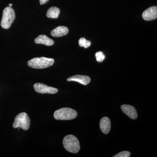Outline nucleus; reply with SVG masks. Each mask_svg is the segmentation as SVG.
<instances>
[{"label": "nucleus", "instance_id": "1", "mask_svg": "<svg viewBox=\"0 0 157 157\" xmlns=\"http://www.w3.org/2000/svg\"><path fill=\"white\" fill-rule=\"evenodd\" d=\"M54 62L53 59L42 57L34 58L30 60L28 62L27 65L30 67L34 69H45L52 66Z\"/></svg>", "mask_w": 157, "mask_h": 157}, {"label": "nucleus", "instance_id": "2", "mask_svg": "<svg viewBox=\"0 0 157 157\" xmlns=\"http://www.w3.org/2000/svg\"><path fill=\"white\" fill-rule=\"evenodd\" d=\"M63 145L67 151L73 153H77L80 150L79 141L75 136L68 135L63 140Z\"/></svg>", "mask_w": 157, "mask_h": 157}, {"label": "nucleus", "instance_id": "3", "mask_svg": "<svg viewBox=\"0 0 157 157\" xmlns=\"http://www.w3.org/2000/svg\"><path fill=\"white\" fill-rule=\"evenodd\" d=\"M77 116L76 110L68 107L58 109L54 113V117L57 120H70L75 119Z\"/></svg>", "mask_w": 157, "mask_h": 157}, {"label": "nucleus", "instance_id": "4", "mask_svg": "<svg viewBox=\"0 0 157 157\" xmlns=\"http://www.w3.org/2000/svg\"><path fill=\"white\" fill-rule=\"evenodd\" d=\"M15 18V12L11 7H7L3 11L2 17L1 20V25L2 28L9 29L14 22Z\"/></svg>", "mask_w": 157, "mask_h": 157}, {"label": "nucleus", "instance_id": "5", "mask_svg": "<svg viewBox=\"0 0 157 157\" xmlns=\"http://www.w3.org/2000/svg\"><path fill=\"white\" fill-rule=\"evenodd\" d=\"M30 119L29 116L25 112L21 113L16 116L13 124L14 128H20L24 130H28L30 126Z\"/></svg>", "mask_w": 157, "mask_h": 157}, {"label": "nucleus", "instance_id": "6", "mask_svg": "<svg viewBox=\"0 0 157 157\" xmlns=\"http://www.w3.org/2000/svg\"><path fill=\"white\" fill-rule=\"evenodd\" d=\"M34 90L39 94H55L58 92L56 88L51 87L42 83H36L34 85Z\"/></svg>", "mask_w": 157, "mask_h": 157}, {"label": "nucleus", "instance_id": "7", "mask_svg": "<svg viewBox=\"0 0 157 157\" xmlns=\"http://www.w3.org/2000/svg\"><path fill=\"white\" fill-rule=\"evenodd\" d=\"M142 17L146 21H151L157 17V6H152L144 11Z\"/></svg>", "mask_w": 157, "mask_h": 157}, {"label": "nucleus", "instance_id": "8", "mask_svg": "<svg viewBox=\"0 0 157 157\" xmlns=\"http://www.w3.org/2000/svg\"><path fill=\"white\" fill-rule=\"evenodd\" d=\"M123 112L132 119H136L137 117V113L136 109L133 106L129 105H123L121 106Z\"/></svg>", "mask_w": 157, "mask_h": 157}, {"label": "nucleus", "instance_id": "9", "mask_svg": "<svg viewBox=\"0 0 157 157\" xmlns=\"http://www.w3.org/2000/svg\"><path fill=\"white\" fill-rule=\"evenodd\" d=\"M67 80L68 82H76L83 85H87L90 82L91 79L88 76L77 75L69 77L67 79Z\"/></svg>", "mask_w": 157, "mask_h": 157}, {"label": "nucleus", "instance_id": "10", "mask_svg": "<svg viewBox=\"0 0 157 157\" xmlns=\"http://www.w3.org/2000/svg\"><path fill=\"white\" fill-rule=\"evenodd\" d=\"M69 33V29L64 26H60L51 32V35L55 37H62L66 36Z\"/></svg>", "mask_w": 157, "mask_h": 157}, {"label": "nucleus", "instance_id": "11", "mask_svg": "<svg viewBox=\"0 0 157 157\" xmlns=\"http://www.w3.org/2000/svg\"><path fill=\"white\" fill-rule=\"evenodd\" d=\"M100 127L101 131L104 134H108L110 130L111 122L109 118L104 117L101 119L100 123Z\"/></svg>", "mask_w": 157, "mask_h": 157}, {"label": "nucleus", "instance_id": "12", "mask_svg": "<svg viewBox=\"0 0 157 157\" xmlns=\"http://www.w3.org/2000/svg\"><path fill=\"white\" fill-rule=\"evenodd\" d=\"M34 41L36 44H43L48 46H52L54 44V41L52 39L44 35H39L35 39Z\"/></svg>", "mask_w": 157, "mask_h": 157}, {"label": "nucleus", "instance_id": "13", "mask_svg": "<svg viewBox=\"0 0 157 157\" xmlns=\"http://www.w3.org/2000/svg\"><path fill=\"white\" fill-rule=\"evenodd\" d=\"M60 12V9L57 7H51L47 11L46 16L48 18H57L59 15Z\"/></svg>", "mask_w": 157, "mask_h": 157}, {"label": "nucleus", "instance_id": "14", "mask_svg": "<svg viewBox=\"0 0 157 157\" xmlns=\"http://www.w3.org/2000/svg\"><path fill=\"white\" fill-rule=\"evenodd\" d=\"M90 41L86 40L84 38H82L78 41V44L80 47H83L85 48H87L91 45Z\"/></svg>", "mask_w": 157, "mask_h": 157}, {"label": "nucleus", "instance_id": "15", "mask_svg": "<svg viewBox=\"0 0 157 157\" xmlns=\"http://www.w3.org/2000/svg\"><path fill=\"white\" fill-rule=\"evenodd\" d=\"M95 56L97 61L102 62L104 60L105 58V56L104 54L102 52H98L95 54Z\"/></svg>", "mask_w": 157, "mask_h": 157}, {"label": "nucleus", "instance_id": "16", "mask_svg": "<svg viewBox=\"0 0 157 157\" xmlns=\"http://www.w3.org/2000/svg\"><path fill=\"white\" fill-rule=\"evenodd\" d=\"M131 155V153L128 151H123L113 156V157H129Z\"/></svg>", "mask_w": 157, "mask_h": 157}, {"label": "nucleus", "instance_id": "17", "mask_svg": "<svg viewBox=\"0 0 157 157\" xmlns=\"http://www.w3.org/2000/svg\"><path fill=\"white\" fill-rule=\"evenodd\" d=\"M49 0H40V5H44V4H46V3L48 2Z\"/></svg>", "mask_w": 157, "mask_h": 157}, {"label": "nucleus", "instance_id": "18", "mask_svg": "<svg viewBox=\"0 0 157 157\" xmlns=\"http://www.w3.org/2000/svg\"><path fill=\"white\" fill-rule=\"evenodd\" d=\"M9 7H11V6H12V4H10L9 5Z\"/></svg>", "mask_w": 157, "mask_h": 157}]
</instances>
